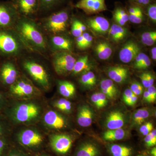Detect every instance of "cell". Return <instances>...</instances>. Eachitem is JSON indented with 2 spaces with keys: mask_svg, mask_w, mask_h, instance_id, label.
I'll return each instance as SVG.
<instances>
[{
  "mask_svg": "<svg viewBox=\"0 0 156 156\" xmlns=\"http://www.w3.org/2000/svg\"><path fill=\"white\" fill-rule=\"evenodd\" d=\"M73 6L83 10L88 15L98 14L107 10L105 0H80Z\"/></svg>",
  "mask_w": 156,
  "mask_h": 156,
  "instance_id": "obj_15",
  "label": "cell"
},
{
  "mask_svg": "<svg viewBox=\"0 0 156 156\" xmlns=\"http://www.w3.org/2000/svg\"><path fill=\"white\" fill-rule=\"evenodd\" d=\"M0 66H1V63H0Z\"/></svg>",
  "mask_w": 156,
  "mask_h": 156,
  "instance_id": "obj_64",
  "label": "cell"
},
{
  "mask_svg": "<svg viewBox=\"0 0 156 156\" xmlns=\"http://www.w3.org/2000/svg\"><path fill=\"white\" fill-rule=\"evenodd\" d=\"M147 92L150 95L151 100V103H153L156 99V89L153 86H151L147 88Z\"/></svg>",
  "mask_w": 156,
  "mask_h": 156,
  "instance_id": "obj_51",
  "label": "cell"
},
{
  "mask_svg": "<svg viewBox=\"0 0 156 156\" xmlns=\"http://www.w3.org/2000/svg\"><path fill=\"white\" fill-rule=\"evenodd\" d=\"M9 120L2 112H0V136H8L10 132Z\"/></svg>",
  "mask_w": 156,
  "mask_h": 156,
  "instance_id": "obj_35",
  "label": "cell"
},
{
  "mask_svg": "<svg viewBox=\"0 0 156 156\" xmlns=\"http://www.w3.org/2000/svg\"><path fill=\"white\" fill-rule=\"evenodd\" d=\"M58 90L60 95L63 97H73L75 94L76 88L73 83L67 81L58 82Z\"/></svg>",
  "mask_w": 156,
  "mask_h": 156,
  "instance_id": "obj_26",
  "label": "cell"
},
{
  "mask_svg": "<svg viewBox=\"0 0 156 156\" xmlns=\"http://www.w3.org/2000/svg\"><path fill=\"white\" fill-rule=\"evenodd\" d=\"M151 56L152 59L154 60H156V47H154L151 50Z\"/></svg>",
  "mask_w": 156,
  "mask_h": 156,
  "instance_id": "obj_60",
  "label": "cell"
},
{
  "mask_svg": "<svg viewBox=\"0 0 156 156\" xmlns=\"http://www.w3.org/2000/svg\"><path fill=\"white\" fill-rule=\"evenodd\" d=\"M83 37L84 42L82 50H85L91 46L92 42L93 41V38L88 33H83Z\"/></svg>",
  "mask_w": 156,
  "mask_h": 156,
  "instance_id": "obj_44",
  "label": "cell"
},
{
  "mask_svg": "<svg viewBox=\"0 0 156 156\" xmlns=\"http://www.w3.org/2000/svg\"><path fill=\"white\" fill-rule=\"evenodd\" d=\"M108 33L109 37L112 41L118 42L125 38L127 35V30L123 26L114 24L110 27Z\"/></svg>",
  "mask_w": 156,
  "mask_h": 156,
  "instance_id": "obj_24",
  "label": "cell"
},
{
  "mask_svg": "<svg viewBox=\"0 0 156 156\" xmlns=\"http://www.w3.org/2000/svg\"><path fill=\"white\" fill-rule=\"evenodd\" d=\"M145 75L146 76L148 82L149 87L153 86L154 82L153 76H152V75L151 73H145Z\"/></svg>",
  "mask_w": 156,
  "mask_h": 156,
  "instance_id": "obj_55",
  "label": "cell"
},
{
  "mask_svg": "<svg viewBox=\"0 0 156 156\" xmlns=\"http://www.w3.org/2000/svg\"><path fill=\"white\" fill-rule=\"evenodd\" d=\"M37 156H49L47 155H46V154H41V155H37Z\"/></svg>",
  "mask_w": 156,
  "mask_h": 156,
  "instance_id": "obj_62",
  "label": "cell"
},
{
  "mask_svg": "<svg viewBox=\"0 0 156 156\" xmlns=\"http://www.w3.org/2000/svg\"><path fill=\"white\" fill-rule=\"evenodd\" d=\"M32 53L14 28L0 29V59L18 60Z\"/></svg>",
  "mask_w": 156,
  "mask_h": 156,
  "instance_id": "obj_2",
  "label": "cell"
},
{
  "mask_svg": "<svg viewBox=\"0 0 156 156\" xmlns=\"http://www.w3.org/2000/svg\"><path fill=\"white\" fill-rule=\"evenodd\" d=\"M5 156H28L19 150L12 149L8 151Z\"/></svg>",
  "mask_w": 156,
  "mask_h": 156,
  "instance_id": "obj_48",
  "label": "cell"
},
{
  "mask_svg": "<svg viewBox=\"0 0 156 156\" xmlns=\"http://www.w3.org/2000/svg\"><path fill=\"white\" fill-rule=\"evenodd\" d=\"M147 9L148 17L154 23L156 22V4L155 2H153L147 7Z\"/></svg>",
  "mask_w": 156,
  "mask_h": 156,
  "instance_id": "obj_39",
  "label": "cell"
},
{
  "mask_svg": "<svg viewBox=\"0 0 156 156\" xmlns=\"http://www.w3.org/2000/svg\"><path fill=\"white\" fill-rule=\"evenodd\" d=\"M137 99H138L137 96L134 95L131 98V99H130L129 102H128L127 105H130V106H133L137 102Z\"/></svg>",
  "mask_w": 156,
  "mask_h": 156,
  "instance_id": "obj_57",
  "label": "cell"
},
{
  "mask_svg": "<svg viewBox=\"0 0 156 156\" xmlns=\"http://www.w3.org/2000/svg\"><path fill=\"white\" fill-rule=\"evenodd\" d=\"M149 111L146 108L137 110L135 112L133 116L134 122L136 125H141L149 117Z\"/></svg>",
  "mask_w": 156,
  "mask_h": 156,
  "instance_id": "obj_32",
  "label": "cell"
},
{
  "mask_svg": "<svg viewBox=\"0 0 156 156\" xmlns=\"http://www.w3.org/2000/svg\"><path fill=\"white\" fill-rule=\"evenodd\" d=\"M140 49L138 45L132 41H128L123 46L119 53L120 60L123 63H128L133 61L139 53Z\"/></svg>",
  "mask_w": 156,
  "mask_h": 156,
  "instance_id": "obj_16",
  "label": "cell"
},
{
  "mask_svg": "<svg viewBox=\"0 0 156 156\" xmlns=\"http://www.w3.org/2000/svg\"><path fill=\"white\" fill-rule=\"evenodd\" d=\"M83 42L84 38L83 34L76 38V47L78 49H80V50H82Z\"/></svg>",
  "mask_w": 156,
  "mask_h": 156,
  "instance_id": "obj_53",
  "label": "cell"
},
{
  "mask_svg": "<svg viewBox=\"0 0 156 156\" xmlns=\"http://www.w3.org/2000/svg\"><path fill=\"white\" fill-rule=\"evenodd\" d=\"M151 154L152 156H156V148L154 147L151 150Z\"/></svg>",
  "mask_w": 156,
  "mask_h": 156,
  "instance_id": "obj_61",
  "label": "cell"
},
{
  "mask_svg": "<svg viewBox=\"0 0 156 156\" xmlns=\"http://www.w3.org/2000/svg\"><path fill=\"white\" fill-rule=\"evenodd\" d=\"M76 20L78 25L79 26V27H80V29L81 30H82V31L83 32V33L85 32L87 29V27L84 25L83 23L81 22L80 20H78L77 18H76Z\"/></svg>",
  "mask_w": 156,
  "mask_h": 156,
  "instance_id": "obj_58",
  "label": "cell"
},
{
  "mask_svg": "<svg viewBox=\"0 0 156 156\" xmlns=\"http://www.w3.org/2000/svg\"><path fill=\"white\" fill-rule=\"evenodd\" d=\"M14 28L33 53L48 58V37L36 19L20 16Z\"/></svg>",
  "mask_w": 156,
  "mask_h": 156,
  "instance_id": "obj_1",
  "label": "cell"
},
{
  "mask_svg": "<svg viewBox=\"0 0 156 156\" xmlns=\"http://www.w3.org/2000/svg\"><path fill=\"white\" fill-rule=\"evenodd\" d=\"M139 77L141 80L143 86L147 89L149 87V85L145 73H143L139 76Z\"/></svg>",
  "mask_w": 156,
  "mask_h": 156,
  "instance_id": "obj_54",
  "label": "cell"
},
{
  "mask_svg": "<svg viewBox=\"0 0 156 156\" xmlns=\"http://www.w3.org/2000/svg\"><path fill=\"white\" fill-rule=\"evenodd\" d=\"M6 95L5 92L0 87V112H2L4 108L7 106Z\"/></svg>",
  "mask_w": 156,
  "mask_h": 156,
  "instance_id": "obj_46",
  "label": "cell"
},
{
  "mask_svg": "<svg viewBox=\"0 0 156 156\" xmlns=\"http://www.w3.org/2000/svg\"><path fill=\"white\" fill-rule=\"evenodd\" d=\"M87 25L95 34L98 35L105 34L108 32L110 23L106 18L102 16H98L87 20Z\"/></svg>",
  "mask_w": 156,
  "mask_h": 156,
  "instance_id": "obj_17",
  "label": "cell"
},
{
  "mask_svg": "<svg viewBox=\"0 0 156 156\" xmlns=\"http://www.w3.org/2000/svg\"><path fill=\"white\" fill-rule=\"evenodd\" d=\"M89 63V57L87 55L82 56L78 58L75 63L73 69L72 73L74 75H77L85 70V69H87Z\"/></svg>",
  "mask_w": 156,
  "mask_h": 156,
  "instance_id": "obj_29",
  "label": "cell"
},
{
  "mask_svg": "<svg viewBox=\"0 0 156 156\" xmlns=\"http://www.w3.org/2000/svg\"><path fill=\"white\" fill-rule=\"evenodd\" d=\"M9 141L8 136H0V156H5L8 151Z\"/></svg>",
  "mask_w": 156,
  "mask_h": 156,
  "instance_id": "obj_38",
  "label": "cell"
},
{
  "mask_svg": "<svg viewBox=\"0 0 156 156\" xmlns=\"http://www.w3.org/2000/svg\"><path fill=\"white\" fill-rule=\"evenodd\" d=\"M48 48L49 53L58 51L73 52L74 44L72 39L62 34L48 37Z\"/></svg>",
  "mask_w": 156,
  "mask_h": 156,
  "instance_id": "obj_12",
  "label": "cell"
},
{
  "mask_svg": "<svg viewBox=\"0 0 156 156\" xmlns=\"http://www.w3.org/2000/svg\"><path fill=\"white\" fill-rule=\"evenodd\" d=\"M17 60L7 59L0 62V87L8 88L15 83L20 75Z\"/></svg>",
  "mask_w": 156,
  "mask_h": 156,
  "instance_id": "obj_8",
  "label": "cell"
},
{
  "mask_svg": "<svg viewBox=\"0 0 156 156\" xmlns=\"http://www.w3.org/2000/svg\"><path fill=\"white\" fill-rule=\"evenodd\" d=\"M41 105L33 101L19 102L11 106H6L2 112L8 120L16 124H30L36 122L42 115Z\"/></svg>",
  "mask_w": 156,
  "mask_h": 156,
  "instance_id": "obj_4",
  "label": "cell"
},
{
  "mask_svg": "<svg viewBox=\"0 0 156 156\" xmlns=\"http://www.w3.org/2000/svg\"><path fill=\"white\" fill-rule=\"evenodd\" d=\"M151 64V62L149 57L146 55L145 57H144V59L143 61L142 62L141 64L137 67V69H147L149 67H150Z\"/></svg>",
  "mask_w": 156,
  "mask_h": 156,
  "instance_id": "obj_49",
  "label": "cell"
},
{
  "mask_svg": "<svg viewBox=\"0 0 156 156\" xmlns=\"http://www.w3.org/2000/svg\"><path fill=\"white\" fill-rule=\"evenodd\" d=\"M51 59L56 73L65 76L72 73L77 58L72 52L58 51L51 53Z\"/></svg>",
  "mask_w": 156,
  "mask_h": 156,
  "instance_id": "obj_6",
  "label": "cell"
},
{
  "mask_svg": "<svg viewBox=\"0 0 156 156\" xmlns=\"http://www.w3.org/2000/svg\"><path fill=\"white\" fill-rule=\"evenodd\" d=\"M107 73L111 80L118 83H124L128 77V69L122 66L110 68L108 70Z\"/></svg>",
  "mask_w": 156,
  "mask_h": 156,
  "instance_id": "obj_21",
  "label": "cell"
},
{
  "mask_svg": "<svg viewBox=\"0 0 156 156\" xmlns=\"http://www.w3.org/2000/svg\"><path fill=\"white\" fill-rule=\"evenodd\" d=\"M8 89L9 95L20 98L34 97L40 93L38 88L23 75L20 76L15 83Z\"/></svg>",
  "mask_w": 156,
  "mask_h": 156,
  "instance_id": "obj_7",
  "label": "cell"
},
{
  "mask_svg": "<svg viewBox=\"0 0 156 156\" xmlns=\"http://www.w3.org/2000/svg\"><path fill=\"white\" fill-rule=\"evenodd\" d=\"M144 19L143 11L134 15H129V21L132 23L139 24L143 21Z\"/></svg>",
  "mask_w": 156,
  "mask_h": 156,
  "instance_id": "obj_41",
  "label": "cell"
},
{
  "mask_svg": "<svg viewBox=\"0 0 156 156\" xmlns=\"http://www.w3.org/2000/svg\"><path fill=\"white\" fill-rule=\"evenodd\" d=\"M113 15L122 19L126 23L129 21V15L126 9L121 6H117L113 12Z\"/></svg>",
  "mask_w": 156,
  "mask_h": 156,
  "instance_id": "obj_36",
  "label": "cell"
},
{
  "mask_svg": "<svg viewBox=\"0 0 156 156\" xmlns=\"http://www.w3.org/2000/svg\"><path fill=\"white\" fill-rule=\"evenodd\" d=\"M99 154V150L95 144L87 142L79 147L75 156H98Z\"/></svg>",
  "mask_w": 156,
  "mask_h": 156,
  "instance_id": "obj_22",
  "label": "cell"
},
{
  "mask_svg": "<svg viewBox=\"0 0 156 156\" xmlns=\"http://www.w3.org/2000/svg\"><path fill=\"white\" fill-rule=\"evenodd\" d=\"M45 126L49 129L60 130L67 128L68 122L65 117L58 112L49 110L45 114L43 118Z\"/></svg>",
  "mask_w": 156,
  "mask_h": 156,
  "instance_id": "obj_14",
  "label": "cell"
},
{
  "mask_svg": "<svg viewBox=\"0 0 156 156\" xmlns=\"http://www.w3.org/2000/svg\"><path fill=\"white\" fill-rule=\"evenodd\" d=\"M50 146L53 151L59 154L68 153L72 147L73 140L70 136L66 134H55L50 137Z\"/></svg>",
  "mask_w": 156,
  "mask_h": 156,
  "instance_id": "obj_13",
  "label": "cell"
},
{
  "mask_svg": "<svg viewBox=\"0 0 156 156\" xmlns=\"http://www.w3.org/2000/svg\"><path fill=\"white\" fill-rule=\"evenodd\" d=\"M91 100L97 108H103L108 103L107 97L102 92H96L91 96Z\"/></svg>",
  "mask_w": 156,
  "mask_h": 156,
  "instance_id": "obj_31",
  "label": "cell"
},
{
  "mask_svg": "<svg viewBox=\"0 0 156 156\" xmlns=\"http://www.w3.org/2000/svg\"><path fill=\"white\" fill-rule=\"evenodd\" d=\"M36 54L30 53L23 55L17 60L20 67L37 85L44 90L50 89L51 77L46 66L36 56Z\"/></svg>",
  "mask_w": 156,
  "mask_h": 156,
  "instance_id": "obj_3",
  "label": "cell"
},
{
  "mask_svg": "<svg viewBox=\"0 0 156 156\" xmlns=\"http://www.w3.org/2000/svg\"><path fill=\"white\" fill-rule=\"evenodd\" d=\"M80 83L84 87L92 88L96 83V76L92 71H88L82 75L80 79Z\"/></svg>",
  "mask_w": 156,
  "mask_h": 156,
  "instance_id": "obj_30",
  "label": "cell"
},
{
  "mask_svg": "<svg viewBox=\"0 0 156 156\" xmlns=\"http://www.w3.org/2000/svg\"><path fill=\"white\" fill-rule=\"evenodd\" d=\"M19 17L11 1L0 2V29L14 28Z\"/></svg>",
  "mask_w": 156,
  "mask_h": 156,
  "instance_id": "obj_10",
  "label": "cell"
},
{
  "mask_svg": "<svg viewBox=\"0 0 156 156\" xmlns=\"http://www.w3.org/2000/svg\"><path fill=\"white\" fill-rule=\"evenodd\" d=\"M144 99L147 102L151 103L150 97V95L147 91H145L144 93Z\"/></svg>",
  "mask_w": 156,
  "mask_h": 156,
  "instance_id": "obj_59",
  "label": "cell"
},
{
  "mask_svg": "<svg viewBox=\"0 0 156 156\" xmlns=\"http://www.w3.org/2000/svg\"><path fill=\"white\" fill-rule=\"evenodd\" d=\"M17 139L21 145L29 149L36 150L40 148L44 142V137L36 129H24L17 134Z\"/></svg>",
  "mask_w": 156,
  "mask_h": 156,
  "instance_id": "obj_9",
  "label": "cell"
},
{
  "mask_svg": "<svg viewBox=\"0 0 156 156\" xmlns=\"http://www.w3.org/2000/svg\"><path fill=\"white\" fill-rule=\"evenodd\" d=\"M143 11V9L139 6L131 4V6L128 9V15H134L139 13L140 11Z\"/></svg>",
  "mask_w": 156,
  "mask_h": 156,
  "instance_id": "obj_50",
  "label": "cell"
},
{
  "mask_svg": "<svg viewBox=\"0 0 156 156\" xmlns=\"http://www.w3.org/2000/svg\"><path fill=\"white\" fill-rule=\"evenodd\" d=\"M95 51L98 57L101 60L108 59L113 52L112 47L106 42L98 43L95 47Z\"/></svg>",
  "mask_w": 156,
  "mask_h": 156,
  "instance_id": "obj_25",
  "label": "cell"
},
{
  "mask_svg": "<svg viewBox=\"0 0 156 156\" xmlns=\"http://www.w3.org/2000/svg\"><path fill=\"white\" fill-rule=\"evenodd\" d=\"M144 138L146 145L148 147H152L156 144V130L154 129L149 134L146 135Z\"/></svg>",
  "mask_w": 156,
  "mask_h": 156,
  "instance_id": "obj_37",
  "label": "cell"
},
{
  "mask_svg": "<svg viewBox=\"0 0 156 156\" xmlns=\"http://www.w3.org/2000/svg\"><path fill=\"white\" fill-rule=\"evenodd\" d=\"M110 151L112 156H131L132 154L131 148L117 144L111 146Z\"/></svg>",
  "mask_w": 156,
  "mask_h": 156,
  "instance_id": "obj_28",
  "label": "cell"
},
{
  "mask_svg": "<svg viewBox=\"0 0 156 156\" xmlns=\"http://www.w3.org/2000/svg\"><path fill=\"white\" fill-rule=\"evenodd\" d=\"M105 122L109 130L122 128L125 125V115L120 111L111 112L107 117Z\"/></svg>",
  "mask_w": 156,
  "mask_h": 156,
  "instance_id": "obj_19",
  "label": "cell"
},
{
  "mask_svg": "<svg viewBox=\"0 0 156 156\" xmlns=\"http://www.w3.org/2000/svg\"><path fill=\"white\" fill-rule=\"evenodd\" d=\"M146 55V54L143 53H139L136 55L134 59V67L135 68L137 69V67L141 64L142 62L143 61Z\"/></svg>",
  "mask_w": 156,
  "mask_h": 156,
  "instance_id": "obj_47",
  "label": "cell"
},
{
  "mask_svg": "<svg viewBox=\"0 0 156 156\" xmlns=\"http://www.w3.org/2000/svg\"><path fill=\"white\" fill-rule=\"evenodd\" d=\"M141 41L143 44L151 46L154 44L156 41V32H146L141 35Z\"/></svg>",
  "mask_w": 156,
  "mask_h": 156,
  "instance_id": "obj_34",
  "label": "cell"
},
{
  "mask_svg": "<svg viewBox=\"0 0 156 156\" xmlns=\"http://www.w3.org/2000/svg\"><path fill=\"white\" fill-rule=\"evenodd\" d=\"M101 92L110 99L114 98L118 94V89L111 79H104L100 83Z\"/></svg>",
  "mask_w": 156,
  "mask_h": 156,
  "instance_id": "obj_23",
  "label": "cell"
},
{
  "mask_svg": "<svg viewBox=\"0 0 156 156\" xmlns=\"http://www.w3.org/2000/svg\"><path fill=\"white\" fill-rule=\"evenodd\" d=\"M113 19H114L115 21H116V22L119 25L121 26H123L126 24V23L125 22L124 20H123L122 19L119 18V17L113 15Z\"/></svg>",
  "mask_w": 156,
  "mask_h": 156,
  "instance_id": "obj_56",
  "label": "cell"
},
{
  "mask_svg": "<svg viewBox=\"0 0 156 156\" xmlns=\"http://www.w3.org/2000/svg\"><path fill=\"white\" fill-rule=\"evenodd\" d=\"M53 105L59 110L65 112L69 113L72 109V103L65 98H60L53 103Z\"/></svg>",
  "mask_w": 156,
  "mask_h": 156,
  "instance_id": "obj_33",
  "label": "cell"
},
{
  "mask_svg": "<svg viewBox=\"0 0 156 156\" xmlns=\"http://www.w3.org/2000/svg\"><path fill=\"white\" fill-rule=\"evenodd\" d=\"M153 130V125L152 123L151 122H148L141 126L140 128L139 131L143 135L146 136L149 134Z\"/></svg>",
  "mask_w": 156,
  "mask_h": 156,
  "instance_id": "obj_43",
  "label": "cell"
},
{
  "mask_svg": "<svg viewBox=\"0 0 156 156\" xmlns=\"http://www.w3.org/2000/svg\"><path fill=\"white\" fill-rule=\"evenodd\" d=\"M94 113L92 109L88 105H82L78 109L77 122L79 126L82 127H88L91 126L93 122Z\"/></svg>",
  "mask_w": 156,
  "mask_h": 156,
  "instance_id": "obj_18",
  "label": "cell"
},
{
  "mask_svg": "<svg viewBox=\"0 0 156 156\" xmlns=\"http://www.w3.org/2000/svg\"><path fill=\"white\" fill-rule=\"evenodd\" d=\"M136 156H149L141 155H137Z\"/></svg>",
  "mask_w": 156,
  "mask_h": 156,
  "instance_id": "obj_63",
  "label": "cell"
},
{
  "mask_svg": "<svg viewBox=\"0 0 156 156\" xmlns=\"http://www.w3.org/2000/svg\"><path fill=\"white\" fill-rule=\"evenodd\" d=\"M126 135V131L121 128L108 130L104 133L103 137L108 141H116L123 139Z\"/></svg>",
  "mask_w": 156,
  "mask_h": 156,
  "instance_id": "obj_27",
  "label": "cell"
},
{
  "mask_svg": "<svg viewBox=\"0 0 156 156\" xmlns=\"http://www.w3.org/2000/svg\"><path fill=\"white\" fill-rule=\"evenodd\" d=\"M131 4L139 6L140 8L147 7L152 3L154 2L153 0H129Z\"/></svg>",
  "mask_w": 156,
  "mask_h": 156,
  "instance_id": "obj_45",
  "label": "cell"
},
{
  "mask_svg": "<svg viewBox=\"0 0 156 156\" xmlns=\"http://www.w3.org/2000/svg\"><path fill=\"white\" fill-rule=\"evenodd\" d=\"M71 5L58 9L42 17L39 21L47 37L64 34L70 20Z\"/></svg>",
  "mask_w": 156,
  "mask_h": 156,
  "instance_id": "obj_5",
  "label": "cell"
},
{
  "mask_svg": "<svg viewBox=\"0 0 156 156\" xmlns=\"http://www.w3.org/2000/svg\"><path fill=\"white\" fill-rule=\"evenodd\" d=\"M135 94L131 91L130 89H126L123 94V100L126 104H128L131 97Z\"/></svg>",
  "mask_w": 156,
  "mask_h": 156,
  "instance_id": "obj_52",
  "label": "cell"
},
{
  "mask_svg": "<svg viewBox=\"0 0 156 156\" xmlns=\"http://www.w3.org/2000/svg\"><path fill=\"white\" fill-rule=\"evenodd\" d=\"M71 20V33L73 36L76 38L82 35L83 33L82 31L78 25L76 18L73 17L72 18Z\"/></svg>",
  "mask_w": 156,
  "mask_h": 156,
  "instance_id": "obj_40",
  "label": "cell"
},
{
  "mask_svg": "<svg viewBox=\"0 0 156 156\" xmlns=\"http://www.w3.org/2000/svg\"><path fill=\"white\" fill-rule=\"evenodd\" d=\"M69 0H39L40 14H49L58 10V8Z\"/></svg>",
  "mask_w": 156,
  "mask_h": 156,
  "instance_id": "obj_20",
  "label": "cell"
},
{
  "mask_svg": "<svg viewBox=\"0 0 156 156\" xmlns=\"http://www.w3.org/2000/svg\"><path fill=\"white\" fill-rule=\"evenodd\" d=\"M130 89L136 96L141 95L143 92V86L138 82H134L131 84Z\"/></svg>",
  "mask_w": 156,
  "mask_h": 156,
  "instance_id": "obj_42",
  "label": "cell"
},
{
  "mask_svg": "<svg viewBox=\"0 0 156 156\" xmlns=\"http://www.w3.org/2000/svg\"><path fill=\"white\" fill-rule=\"evenodd\" d=\"M20 16L36 19L39 15V0H10Z\"/></svg>",
  "mask_w": 156,
  "mask_h": 156,
  "instance_id": "obj_11",
  "label": "cell"
}]
</instances>
